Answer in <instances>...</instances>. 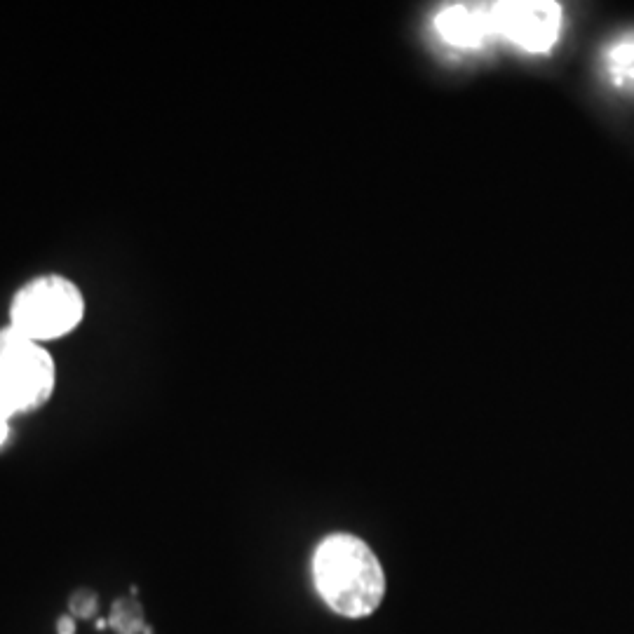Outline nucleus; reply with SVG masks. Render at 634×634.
Masks as SVG:
<instances>
[{
	"label": "nucleus",
	"instance_id": "f257e3e1",
	"mask_svg": "<svg viewBox=\"0 0 634 634\" xmlns=\"http://www.w3.org/2000/svg\"><path fill=\"white\" fill-rule=\"evenodd\" d=\"M313 571L320 595L346 618L369 616L386 595V576L379 557L357 536H329L315 552Z\"/></svg>",
	"mask_w": 634,
	"mask_h": 634
},
{
	"label": "nucleus",
	"instance_id": "f03ea898",
	"mask_svg": "<svg viewBox=\"0 0 634 634\" xmlns=\"http://www.w3.org/2000/svg\"><path fill=\"white\" fill-rule=\"evenodd\" d=\"M85 317V296L71 278L38 275L12 294L10 327L47 346L76 332Z\"/></svg>",
	"mask_w": 634,
	"mask_h": 634
},
{
	"label": "nucleus",
	"instance_id": "7ed1b4c3",
	"mask_svg": "<svg viewBox=\"0 0 634 634\" xmlns=\"http://www.w3.org/2000/svg\"><path fill=\"white\" fill-rule=\"evenodd\" d=\"M55 383V357L43 343L10 325L0 329V407L12 416L38 409L55 393Z\"/></svg>",
	"mask_w": 634,
	"mask_h": 634
},
{
	"label": "nucleus",
	"instance_id": "20e7f679",
	"mask_svg": "<svg viewBox=\"0 0 634 634\" xmlns=\"http://www.w3.org/2000/svg\"><path fill=\"white\" fill-rule=\"evenodd\" d=\"M487 5L491 40L503 38L526 52H548L562 31V8L552 0H508Z\"/></svg>",
	"mask_w": 634,
	"mask_h": 634
},
{
	"label": "nucleus",
	"instance_id": "39448f33",
	"mask_svg": "<svg viewBox=\"0 0 634 634\" xmlns=\"http://www.w3.org/2000/svg\"><path fill=\"white\" fill-rule=\"evenodd\" d=\"M435 29L444 43L461 47V50H475L487 45L491 40L487 5L484 3H456L437 12Z\"/></svg>",
	"mask_w": 634,
	"mask_h": 634
},
{
	"label": "nucleus",
	"instance_id": "423d86ee",
	"mask_svg": "<svg viewBox=\"0 0 634 634\" xmlns=\"http://www.w3.org/2000/svg\"><path fill=\"white\" fill-rule=\"evenodd\" d=\"M109 623L118 634H139L146 630L144 609H141V604L134 597L118 599V602L113 604Z\"/></svg>",
	"mask_w": 634,
	"mask_h": 634
},
{
	"label": "nucleus",
	"instance_id": "0eeeda50",
	"mask_svg": "<svg viewBox=\"0 0 634 634\" xmlns=\"http://www.w3.org/2000/svg\"><path fill=\"white\" fill-rule=\"evenodd\" d=\"M97 606H99L97 595H94V592H90V590L73 592V597L69 602L71 613L78 618H92L94 613H97Z\"/></svg>",
	"mask_w": 634,
	"mask_h": 634
},
{
	"label": "nucleus",
	"instance_id": "6e6552de",
	"mask_svg": "<svg viewBox=\"0 0 634 634\" xmlns=\"http://www.w3.org/2000/svg\"><path fill=\"white\" fill-rule=\"evenodd\" d=\"M10 418H12L10 411L0 407V444L8 440V435H10Z\"/></svg>",
	"mask_w": 634,
	"mask_h": 634
},
{
	"label": "nucleus",
	"instance_id": "1a4fd4ad",
	"mask_svg": "<svg viewBox=\"0 0 634 634\" xmlns=\"http://www.w3.org/2000/svg\"><path fill=\"white\" fill-rule=\"evenodd\" d=\"M57 630H59V634H73V632H76V623H73V618L64 616L62 620H59Z\"/></svg>",
	"mask_w": 634,
	"mask_h": 634
}]
</instances>
